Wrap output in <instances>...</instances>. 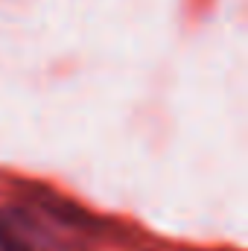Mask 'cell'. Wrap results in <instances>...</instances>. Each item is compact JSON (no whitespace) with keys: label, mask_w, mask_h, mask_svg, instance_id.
Returning <instances> with one entry per match:
<instances>
[{"label":"cell","mask_w":248,"mask_h":251,"mask_svg":"<svg viewBox=\"0 0 248 251\" xmlns=\"http://www.w3.org/2000/svg\"><path fill=\"white\" fill-rule=\"evenodd\" d=\"M85 222L76 207H64L56 196L35 190L26 204L0 207V251H79L73 234Z\"/></svg>","instance_id":"obj_1"}]
</instances>
